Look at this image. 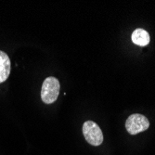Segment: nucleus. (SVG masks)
<instances>
[{"mask_svg": "<svg viewBox=\"0 0 155 155\" xmlns=\"http://www.w3.org/2000/svg\"><path fill=\"white\" fill-rule=\"evenodd\" d=\"M61 84L57 78L53 76L45 79L42 84L41 89V100L46 104H52L57 101L60 94Z\"/></svg>", "mask_w": 155, "mask_h": 155, "instance_id": "obj_1", "label": "nucleus"}, {"mask_svg": "<svg viewBox=\"0 0 155 155\" xmlns=\"http://www.w3.org/2000/svg\"><path fill=\"white\" fill-rule=\"evenodd\" d=\"M83 134L87 141L92 146H100L103 142V134L95 122L87 121L83 124Z\"/></svg>", "mask_w": 155, "mask_h": 155, "instance_id": "obj_2", "label": "nucleus"}, {"mask_svg": "<svg viewBox=\"0 0 155 155\" xmlns=\"http://www.w3.org/2000/svg\"><path fill=\"white\" fill-rule=\"evenodd\" d=\"M150 127V122L148 118L142 114H131L125 122V128L131 135H137L146 131Z\"/></svg>", "mask_w": 155, "mask_h": 155, "instance_id": "obj_3", "label": "nucleus"}, {"mask_svg": "<svg viewBox=\"0 0 155 155\" xmlns=\"http://www.w3.org/2000/svg\"><path fill=\"white\" fill-rule=\"evenodd\" d=\"M10 74V60L8 56L0 50V84L5 82Z\"/></svg>", "mask_w": 155, "mask_h": 155, "instance_id": "obj_4", "label": "nucleus"}, {"mask_svg": "<svg viewBox=\"0 0 155 155\" xmlns=\"http://www.w3.org/2000/svg\"><path fill=\"white\" fill-rule=\"evenodd\" d=\"M150 35L147 31L144 29H137L132 34V41L133 43L140 46V47H145L150 43Z\"/></svg>", "mask_w": 155, "mask_h": 155, "instance_id": "obj_5", "label": "nucleus"}]
</instances>
